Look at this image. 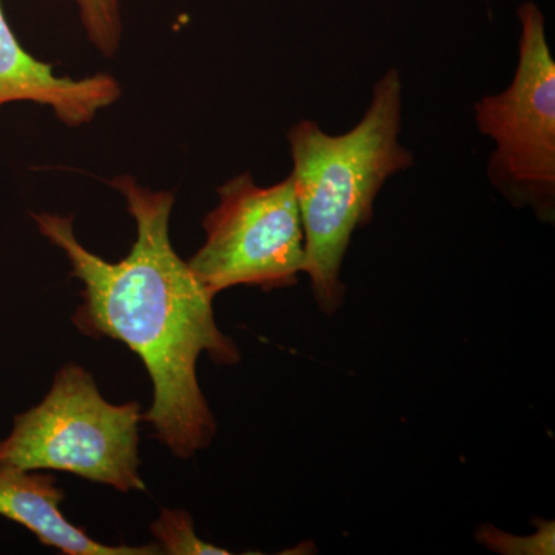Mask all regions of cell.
<instances>
[{
  "instance_id": "1",
  "label": "cell",
  "mask_w": 555,
  "mask_h": 555,
  "mask_svg": "<svg viewBox=\"0 0 555 555\" xmlns=\"http://www.w3.org/2000/svg\"><path fill=\"white\" fill-rule=\"evenodd\" d=\"M108 182L137 222V240L118 262L83 247L73 217L31 218L83 284L73 324L87 337L124 343L141 358L153 383L152 406L142 420L160 443L188 460L210 447L218 429L196 375L199 357L207 353L219 366H235L240 349L219 331L214 297L171 246L173 193L144 188L130 175Z\"/></svg>"
},
{
  "instance_id": "2",
  "label": "cell",
  "mask_w": 555,
  "mask_h": 555,
  "mask_svg": "<svg viewBox=\"0 0 555 555\" xmlns=\"http://www.w3.org/2000/svg\"><path fill=\"white\" fill-rule=\"evenodd\" d=\"M403 80L387 69L372 90L356 127L328 134L302 119L287 130L291 177L306 238V268L315 305L332 317L345 305L341 272L353 233L374 219L375 201L387 179L415 164L400 142Z\"/></svg>"
},
{
  "instance_id": "3",
  "label": "cell",
  "mask_w": 555,
  "mask_h": 555,
  "mask_svg": "<svg viewBox=\"0 0 555 555\" xmlns=\"http://www.w3.org/2000/svg\"><path fill=\"white\" fill-rule=\"evenodd\" d=\"M138 401L113 404L101 396L93 375L69 363L35 408L14 416L0 440V466L62 470L120 492L145 491L139 476Z\"/></svg>"
},
{
  "instance_id": "4",
  "label": "cell",
  "mask_w": 555,
  "mask_h": 555,
  "mask_svg": "<svg viewBox=\"0 0 555 555\" xmlns=\"http://www.w3.org/2000/svg\"><path fill=\"white\" fill-rule=\"evenodd\" d=\"M518 62L509 86L474 102V120L492 139L486 175L516 208L537 219H555V61L546 21L537 3H521Z\"/></svg>"
},
{
  "instance_id": "5",
  "label": "cell",
  "mask_w": 555,
  "mask_h": 555,
  "mask_svg": "<svg viewBox=\"0 0 555 555\" xmlns=\"http://www.w3.org/2000/svg\"><path fill=\"white\" fill-rule=\"evenodd\" d=\"M204 218L206 241L189 268L211 297L236 286L264 292L297 286L306 268V238L291 175L261 188L250 173L218 189Z\"/></svg>"
},
{
  "instance_id": "6",
  "label": "cell",
  "mask_w": 555,
  "mask_h": 555,
  "mask_svg": "<svg viewBox=\"0 0 555 555\" xmlns=\"http://www.w3.org/2000/svg\"><path fill=\"white\" fill-rule=\"evenodd\" d=\"M122 94L118 79L98 73L83 79L61 78L53 67L33 57L14 35L0 2V107L35 102L53 109L68 127L90 124Z\"/></svg>"
},
{
  "instance_id": "7",
  "label": "cell",
  "mask_w": 555,
  "mask_h": 555,
  "mask_svg": "<svg viewBox=\"0 0 555 555\" xmlns=\"http://www.w3.org/2000/svg\"><path fill=\"white\" fill-rule=\"evenodd\" d=\"M65 492L56 477L42 470L0 466V517L24 526L43 546L67 555H158V543L144 546L105 545L64 517Z\"/></svg>"
},
{
  "instance_id": "8",
  "label": "cell",
  "mask_w": 555,
  "mask_h": 555,
  "mask_svg": "<svg viewBox=\"0 0 555 555\" xmlns=\"http://www.w3.org/2000/svg\"><path fill=\"white\" fill-rule=\"evenodd\" d=\"M152 534L160 547V553L170 555H228L224 547L211 545L201 540L195 532L192 517L185 511L164 509L152 526Z\"/></svg>"
},
{
  "instance_id": "9",
  "label": "cell",
  "mask_w": 555,
  "mask_h": 555,
  "mask_svg": "<svg viewBox=\"0 0 555 555\" xmlns=\"http://www.w3.org/2000/svg\"><path fill=\"white\" fill-rule=\"evenodd\" d=\"M87 38L105 57L115 56L122 38L119 0H75Z\"/></svg>"
},
{
  "instance_id": "10",
  "label": "cell",
  "mask_w": 555,
  "mask_h": 555,
  "mask_svg": "<svg viewBox=\"0 0 555 555\" xmlns=\"http://www.w3.org/2000/svg\"><path fill=\"white\" fill-rule=\"evenodd\" d=\"M555 528L553 521H543L539 532L525 537L509 535L500 531L492 525H485L478 529L477 540L488 550L500 554L553 555Z\"/></svg>"
}]
</instances>
